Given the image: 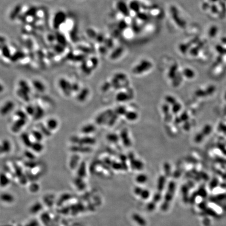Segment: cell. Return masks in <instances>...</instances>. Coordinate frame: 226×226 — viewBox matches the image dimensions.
Instances as JSON below:
<instances>
[{
    "instance_id": "9a60e30c",
    "label": "cell",
    "mask_w": 226,
    "mask_h": 226,
    "mask_svg": "<svg viewBox=\"0 0 226 226\" xmlns=\"http://www.w3.org/2000/svg\"><path fill=\"white\" fill-rule=\"evenodd\" d=\"M1 146L3 149L4 153H8V152H10L12 149V146L9 140H7V139L3 140L1 144Z\"/></svg>"
},
{
    "instance_id": "52a82bcc",
    "label": "cell",
    "mask_w": 226,
    "mask_h": 226,
    "mask_svg": "<svg viewBox=\"0 0 226 226\" xmlns=\"http://www.w3.org/2000/svg\"><path fill=\"white\" fill-rule=\"evenodd\" d=\"M44 110L41 106L39 105L35 106V112L33 116L35 120H39L44 117Z\"/></svg>"
},
{
    "instance_id": "7a4b0ae2",
    "label": "cell",
    "mask_w": 226,
    "mask_h": 226,
    "mask_svg": "<svg viewBox=\"0 0 226 226\" xmlns=\"http://www.w3.org/2000/svg\"><path fill=\"white\" fill-rule=\"evenodd\" d=\"M152 64L151 62L147 60H143L140 62V64H138L133 70V72L135 74H140L145 72L151 68Z\"/></svg>"
},
{
    "instance_id": "e575fe53",
    "label": "cell",
    "mask_w": 226,
    "mask_h": 226,
    "mask_svg": "<svg viewBox=\"0 0 226 226\" xmlns=\"http://www.w3.org/2000/svg\"><path fill=\"white\" fill-rule=\"evenodd\" d=\"M162 110L163 112L166 113V114H168L167 113H168L169 112V106L168 104H164V105L162 107Z\"/></svg>"
},
{
    "instance_id": "2e32d148",
    "label": "cell",
    "mask_w": 226,
    "mask_h": 226,
    "mask_svg": "<svg viewBox=\"0 0 226 226\" xmlns=\"http://www.w3.org/2000/svg\"><path fill=\"white\" fill-rule=\"evenodd\" d=\"M95 130V127L92 124H88L83 126L81 129L82 133L84 134H88L94 132Z\"/></svg>"
},
{
    "instance_id": "f546056e",
    "label": "cell",
    "mask_w": 226,
    "mask_h": 226,
    "mask_svg": "<svg viewBox=\"0 0 226 226\" xmlns=\"http://www.w3.org/2000/svg\"><path fill=\"white\" fill-rule=\"evenodd\" d=\"M25 156L29 160H34L35 158V155L32 152L29 151H26L25 152Z\"/></svg>"
},
{
    "instance_id": "44dd1931",
    "label": "cell",
    "mask_w": 226,
    "mask_h": 226,
    "mask_svg": "<svg viewBox=\"0 0 226 226\" xmlns=\"http://www.w3.org/2000/svg\"><path fill=\"white\" fill-rule=\"evenodd\" d=\"M110 110L107 111L106 113H103V114H101L98 115L97 118H96V122L98 124H101L103 122H104V120H105V119H106L107 116L109 115V113H110Z\"/></svg>"
},
{
    "instance_id": "3957f363",
    "label": "cell",
    "mask_w": 226,
    "mask_h": 226,
    "mask_svg": "<svg viewBox=\"0 0 226 226\" xmlns=\"http://www.w3.org/2000/svg\"><path fill=\"white\" fill-rule=\"evenodd\" d=\"M15 104L14 102L11 101H7L0 108V114L2 116H6L13 110Z\"/></svg>"
},
{
    "instance_id": "7402d4cb",
    "label": "cell",
    "mask_w": 226,
    "mask_h": 226,
    "mask_svg": "<svg viewBox=\"0 0 226 226\" xmlns=\"http://www.w3.org/2000/svg\"><path fill=\"white\" fill-rule=\"evenodd\" d=\"M126 118L129 120L133 121L135 120L138 118V114L135 112H127L125 114Z\"/></svg>"
},
{
    "instance_id": "8992f818",
    "label": "cell",
    "mask_w": 226,
    "mask_h": 226,
    "mask_svg": "<svg viewBox=\"0 0 226 226\" xmlns=\"http://www.w3.org/2000/svg\"><path fill=\"white\" fill-rule=\"evenodd\" d=\"M71 151L74 152H81V153H85V152H90L91 148L86 146L82 145H76L73 146L70 148Z\"/></svg>"
},
{
    "instance_id": "6da1fadb",
    "label": "cell",
    "mask_w": 226,
    "mask_h": 226,
    "mask_svg": "<svg viewBox=\"0 0 226 226\" xmlns=\"http://www.w3.org/2000/svg\"><path fill=\"white\" fill-rule=\"evenodd\" d=\"M59 85L66 95L69 96L72 92V84L65 79H61L59 81Z\"/></svg>"
},
{
    "instance_id": "8fae6325",
    "label": "cell",
    "mask_w": 226,
    "mask_h": 226,
    "mask_svg": "<svg viewBox=\"0 0 226 226\" xmlns=\"http://www.w3.org/2000/svg\"><path fill=\"white\" fill-rule=\"evenodd\" d=\"M120 137L122 139L123 144L127 147L130 146L131 141L128 137V132L126 129H124L120 134Z\"/></svg>"
},
{
    "instance_id": "f1b7e54d",
    "label": "cell",
    "mask_w": 226,
    "mask_h": 226,
    "mask_svg": "<svg viewBox=\"0 0 226 226\" xmlns=\"http://www.w3.org/2000/svg\"><path fill=\"white\" fill-rule=\"evenodd\" d=\"M176 69H177V67L175 66L172 67V68L170 69V71L169 73V76L171 78H174V76H175L174 75L175 73V71H176Z\"/></svg>"
},
{
    "instance_id": "4dcf8cb0",
    "label": "cell",
    "mask_w": 226,
    "mask_h": 226,
    "mask_svg": "<svg viewBox=\"0 0 226 226\" xmlns=\"http://www.w3.org/2000/svg\"><path fill=\"white\" fill-rule=\"evenodd\" d=\"M126 112V109L123 106H120L118 107L117 110V114H119V115H125Z\"/></svg>"
},
{
    "instance_id": "d6a6232c",
    "label": "cell",
    "mask_w": 226,
    "mask_h": 226,
    "mask_svg": "<svg viewBox=\"0 0 226 226\" xmlns=\"http://www.w3.org/2000/svg\"><path fill=\"white\" fill-rule=\"evenodd\" d=\"M180 106L178 104H174L173 107H172V111L173 112L175 113L178 112V110H180Z\"/></svg>"
},
{
    "instance_id": "8d00e7d4",
    "label": "cell",
    "mask_w": 226,
    "mask_h": 226,
    "mask_svg": "<svg viewBox=\"0 0 226 226\" xmlns=\"http://www.w3.org/2000/svg\"><path fill=\"white\" fill-rule=\"evenodd\" d=\"M4 90V87L2 85V84L0 83V93H2V92H3Z\"/></svg>"
},
{
    "instance_id": "5bb4252c",
    "label": "cell",
    "mask_w": 226,
    "mask_h": 226,
    "mask_svg": "<svg viewBox=\"0 0 226 226\" xmlns=\"http://www.w3.org/2000/svg\"><path fill=\"white\" fill-rule=\"evenodd\" d=\"M58 126V122L54 118H50L47 121V127L51 131L56 129Z\"/></svg>"
},
{
    "instance_id": "ac0fdd59",
    "label": "cell",
    "mask_w": 226,
    "mask_h": 226,
    "mask_svg": "<svg viewBox=\"0 0 226 226\" xmlns=\"http://www.w3.org/2000/svg\"><path fill=\"white\" fill-rule=\"evenodd\" d=\"M8 177L4 173L0 174V186L2 187H6L8 185L10 182Z\"/></svg>"
},
{
    "instance_id": "cb8c5ba5",
    "label": "cell",
    "mask_w": 226,
    "mask_h": 226,
    "mask_svg": "<svg viewBox=\"0 0 226 226\" xmlns=\"http://www.w3.org/2000/svg\"><path fill=\"white\" fill-rule=\"evenodd\" d=\"M35 112V106L32 105H29L26 107V113L27 115L34 116Z\"/></svg>"
},
{
    "instance_id": "603a6c76",
    "label": "cell",
    "mask_w": 226,
    "mask_h": 226,
    "mask_svg": "<svg viewBox=\"0 0 226 226\" xmlns=\"http://www.w3.org/2000/svg\"><path fill=\"white\" fill-rule=\"evenodd\" d=\"M129 99V96L125 93H119L116 96V100L119 102H125Z\"/></svg>"
},
{
    "instance_id": "1f68e13d",
    "label": "cell",
    "mask_w": 226,
    "mask_h": 226,
    "mask_svg": "<svg viewBox=\"0 0 226 226\" xmlns=\"http://www.w3.org/2000/svg\"><path fill=\"white\" fill-rule=\"evenodd\" d=\"M166 100L168 103L171 104H175V102L174 98H173L171 96H166Z\"/></svg>"
},
{
    "instance_id": "4fadbf2b",
    "label": "cell",
    "mask_w": 226,
    "mask_h": 226,
    "mask_svg": "<svg viewBox=\"0 0 226 226\" xmlns=\"http://www.w3.org/2000/svg\"><path fill=\"white\" fill-rule=\"evenodd\" d=\"M33 85L34 86L36 90L39 92H44L46 90V88L43 83L39 80H35L33 81Z\"/></svg>"
},
{
    "instance_id": "5b68a950",
    "label": "cell",
    "mask_w": 226,
    "mask_h": 226,
    "mask_svg": "<svg viewBox=\"0 0 226 226\" xmlns=\"http://www.w3.org/2000/svg\"><path fill=\"white\" fill-rule=\"evenodd\" d=\"M96 142V140L94 138L91 137L85 136L82 138H79L78 144L82 145V146H89L95 144Z\"/></svg>"
},
{
    "instance_id": "d4e9b609",
    "label": "cell",
    "mask_w": 226,
    "mask_h": 226,
    "mask_svg": "<svg viewBox=\"0 0 226 226\" xmlns=\"http://www.w3.org/2000/svg\"><path fill=\"white\" fill-rule=\"evenodd\" d=\"M15 115H16V117H17L18 118H20V119H27V114H26V112H24V111H23V110H17L15 113Z\"/></svg>"
},
{
    "instance_id": "9c48e42d",
    "label": "cell",
    "mask_w": 226,
    "mask_h": 226,
    "mask_svg": "<svg viewBox=\"0 0 226 226\" xmlns=\"http://www.w3.org/2000/svg\"><path fill=\"white\" fill-rule=\"evenodd\" d=\"M20 138L25 146L29 148L31 147L33 142L30 140V137L28 134H27L26 132H23L20 135Z\"/></svg>"
},
{
    "instance_id": "ffe728a7",
    "label": "cell",
    "mask_w": 226,
    "mask_h": 226,
    "mask_svg": "<svg viewBox=\"0 0 226 226\" xmlns=\"http://www.w3.org/2000/svg\"><path fill=\"white\" fill-rule=\"evenodd\" d=\"M39 130L42 132V134L44 136H47V137L51 136V130L48 129L47 126L40 124L39 125Z\"/></svg>"
},
{
    "instance_id": "836d02e7",
    "label": "cell",
    "mask_w": 226,
    "mask_h": 226,
    "mask_svg": "<svg viewBox=\"0 0 226 226\" xmlns=\"http://www.w3.org/2000/svg\"><path fill=\"white\" fill-rule=\"evenodd\" d=\"M72 92H78L79 90V85L77 83L72 84Z\"/></svg>"
},
{
    "instance_id": "484cf974",
    "label": "cell",
    "mask_w": 226,
    "mask_h": 226,
    "mask_svg": "<svg viewBox=\"0 0 226 226\" xmlns=\"http://www.w3.org/2000/svg\"><path fill=\"white\" fill-rule=\"evenodd\" d=\"M107 139H108V141L112 142H117L119 140L117 135H116V134H113L108 135V136H107Z\"/></svg>"
},
{
    "instance_id": "d590c367",
    "label": "cell",
    "mask_w": 226,
    "mask_h": 226,
    "mask_svg": "<svg viewBox=\"0 0 226 226\" xmlns=\"http://www.w3.org/2000/svg\"><path fill=\"white\" fill-rule=\"evenodd\" d=\"M146 176L143 175H139V176H138L137 180L139 182H144L146 180Z\"/></svg>"
},
{
    "instance_id": "ba28073f",
    "label": "cell",
    "mask_w": 226,
    "mask_h": 226,
    "mask_svg": "<svg viewBox=\"0 0 226 226\" xmlns=\"http://www.w3.org/2000/svg\"><path fill=\"white\" fill-rule=\"evenodd\" d=\"M16 94L19 98H20L21 99H22L23 100H24L25 102H28L30 100V97L29 95V93L20 88H18L17 90Z\"/></svg>"
},
{
    "instance_id": "7c38bea8",
    "label": "cell",
    "mask_w": 226,
    "mask_h": 226,
    "mask_svg": "<svg viewBox=\"0 0 226 226\" xmlns=\"http://www.w3.org/2000/svg\"><path fill=\"white\" fill-rule=\"evenodd\" d=\"M44 148V145L42 144V143L36 141L35 142H33L32 146L30 147L33 151L36 153H40L42 152Z\"/></svg>"
},
{
    "instance_id": "4316f807",
    "label": "cell",
    "mask_w": 226,
    "mask_h": 226,
    "mask_svg": "<svg viewBox=\"0 0 226 226\" xmlns=\"http://www.w3.org/2000/svg\"><path fill=\"white\" fill-rule=\"evenodd\" d=\"M122 48H118L114 52H113L111 57H112V58H113V59H115L116 58H118V57L120 56V54H122Z\"/></svg>"
},
{
    "instance_id": "74e56055",
    "label": "cell",
    "mask_w": 226,
    "mask_h": 226,
    "mask_svg": "<svg viewBox=\"0 0 226 226\" xmlns=\"http://www.w3.org/2000/svg\"><path fill=\"white\" fill-rule=\"evenodd\" d=\"M4 153V151H3V149L2 148V146H1V144H0V154H3Z\"/></svg>"
},
{
    "instance_id": "d6986e66",
    "label": "cell",
    "mask_w": 226,
    "mask_h": 226,
    "mask_svg": "<svg viewBox=\"0 0 226 226\" xmlns=\"http://www.w3.org/2000/svg\"><path fill=\"white\" fill-rule=\"evenodd\" d=\"M19 84V86H20V88L22 89L23 90L25 91L28 93H30L31 91V88L29 84H28V83L26 82V81H25L24 80H21L20 81V82L18 83Z\"/></svg>"
},
{
    "instance_id": "e0dca14e",
    "label": "cell",
    "mask_w": 226,
    "mask_h": 226,
    "mask_svg": "<svg viewBox=\"0 0 226 226\" xmlns=\"http://www.w3.org/2000/svg\"><path fill=\"white\" fill-rule=\"evenodd\" d=\"M32 134L36 141H39V142H41L42 141L44 136L40 130H33L32 132Z\"/></svg>"
},
{
    "instance_id": "30bf717a",
    "label": "cell",
    "mask_w": 226,
    "mask_h": 226,
    "mask_svg": "<svg viewBox=\"0 0 226 226\" xmlns=\"http://www.w3.org/2000/svg\"><path fill=\"white\" fill-rule=\"evenodd\" d=\"M89 90L88 88H84L81 90L77 96V100L79 102H83L85 100L89 94Z\"/></svg>"
},
{
    "instance_id": "83f0119b",
    "label": "cell",
    "mask_w": 226,
    "mask_h": 226,
    "mask_svg": "<svg viewBox=\"0 0 226 226\" xmlns=\"http://www.w3.org/2000/svg\"><path fill=\"white\" fill-rule=\"evenodd\" d=\"M79 158V157L77 155H74L72 156L71 159V161H70V165H71V167L73 168L75 166H76V164L78 163V162Z\"/></svg>"
},
{
    "instance_id": "277c9868",
    "label": "cell",
    "mask_w": 226,
    "mask_h": 226,
    "mask_svg": "<svg viewBox=\"0 0 226 226\" xmlns=\"http://www.w3.org/2000/svg\"><path fill=\"white\" fill-rule=\"evenodd\" d=\"M26 123V119L18 118V119L16 120L12 125L11 130L13 132H15V133L18 132L25 126Z\"/></svg>"
}]
</instances>
